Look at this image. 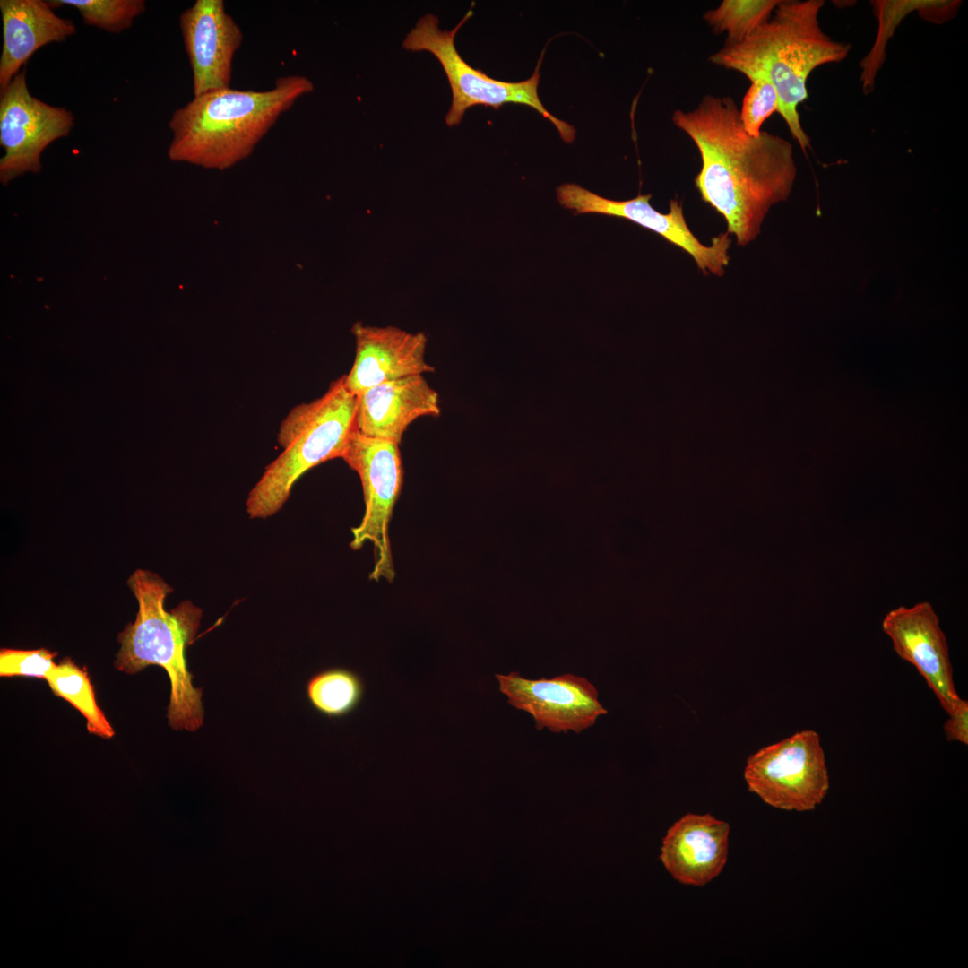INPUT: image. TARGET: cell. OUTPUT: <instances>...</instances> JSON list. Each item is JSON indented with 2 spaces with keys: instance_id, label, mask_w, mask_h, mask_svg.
Instances as JSON below:
<instances>
[{
  "instance_id": "277c9868",
  "label": "cell",
  "mask_w": 968,
  "mask_h": 968,
  "mask_svg": "<svg viewBox=\"0 0 968 968\" xmlns=\"http://www.w3.org/2000/svg\"><path fill=\"white\" fill-rule=\"evenodd\" d=\"M127 584L139 608L134 622L117 635L121 647L115 667L127 674L150 665L162 667L171 686L167 714L169 726L176 730L195 731L204 717L202 688L193 686L185 651L198 631L202 609L185 601L167 611L164 601L172 588L149 570H135Z\"/></svg>"
},
{
  "instance_id": "6da1fadb",
  "label": "cell",
  "mask_w": 968,
  "mask_h": 968,
  "mask_svg": "<svg viewBox=\"0 0 968 968\" xmlns=\"http://www.w3.org/2000/svg\"><path fill=\"white\" fill-rule=\"evenodd\" d=\"M672 121L700 153L695 186L702 200L724 218L739 246L754 241L770 208L791 193L792 144L766 131L749 135L730 97L705 95L694 109L675 110Z\"/></svg>"
},
{
  "instance_id": "2e32d148",
  "label": "cell",
  "mask_w": 968,
  "mask_h": 968,
  "mask_svg": "<svg viewBox=\"0 0 968 968\" xmlns=\"http://www.w3.org/2000/svg\"><path fill=\"white\" fill-rule=\"evenodd\" d=\"M358 432L401 444L417 419L440 415L439 396L422 375L375 385L356 395Z\"/></svg>"
},
{
  "instance_id": "d4e9b609",
  "label": "cell",
  "mask_w": 968,
  "mask_h": 968,
  "mask_svg": "<svg viewBox=\"0 0 968 968\" xmlns=\"http://www.w3.org/2000/svg\"><path fill=\"white\" fill-rule=\"evenodd\" d=\"M943 730L946 740L968 744V702L961 699L954 710L948 713Z\"/></svg>"
},
{
  "instance_id": "8fae6325",
  "label": "cell",
  "mask_w": 968,
  "mask_h": 968,
  "mask_svg": "<svg viewBox=\"0 0 968 968\" xmlns=\"http://www.w3.org/2000/svg\"><path fill=\"white\" fill-rule=\"evenodd\" d=\"M507 703L530 713L535 727L554 733H581L608 711L598 700V691L585 678L564 674L551 678L528 679L518 672L495 675Z\"/></svg>"
},
{
  "instance_id": "cb8c5ba5",
  "label": "cell",
  "mask_w": 968,
  "mask_h": 968,
  "mask_svg": "<svg viewBox=\"0 0 968 968\" xmlns=\"http://www.w3.org/2000/svg\"><path fill=\"white\" fill-rule=\"evenodd\" d=\"M56 653L41 648L37 650L1 649V677H31L46 679L57 664Z\"/></svg>"
},
{
  "instance_id": "d6986e66",
  "label": "cell",
  "mask_w": 968,
  "mask_h": 968,
  "mask_svg": "<svg viewBox=\"0 0 968 968\" xmlns=\"http://www.w3.org/2000/svg\"><path fill=\"white\" fill-rule=\"evenodd\" d=\"M313 708L328 718H340L355 711L363 700L361 677L345 668H330L314 674L306 685Z\"/></svg>"
},
{
  "instance_id": "9a60e30c",
  "label": "cell",
  "mask_w": 968,
  "mask_h": 968,
  "mask_svg": "<svg viewBox=\"0 0 968 968\" xmlns=\"http://www.w3.org/2000/svg\"><path fill=\"white\" fill-rule=\"evenodd\" d=\"M729 834L727 822L711 814L687 813L668 829L660 859L675 880L703 886L726 864Z\"/></svg>"
},
{
  "instance_id": "9c48e42d",
  "label": "cell",
  "mask_w": 968,
  "mask_h": 968,
  "mask_svg": "<svg viewBox=\"0 0 968 968\" xmlns=\"http://www.w3.org/2000/svg\"><path fill=\"white\" fill-rule=\"evenodd\" d=\"M73 114L30 94L26 67L0 91V182L7 186L26 173H39L41 155L53 142L68 136Z\"/></svg>"
},
{
  "instance_id": "7402d4cb",
  "label": "cell",
  "mask_w": 968,
  "mask_h": 968,
  "mask_svg": "<svg viewBox=\"0 0 968 968\" xmlns=\"http://www.w3.org/2000/svg\"><path fill=\"white\" fill-rule=\"evenodd\" d=\"M55 9L71 6L86 25L118 34L129 29L146 11L144 0H48Z\"/></svg>"
},
{
  "instance_id": "e0dca14e",
  "label": "cell",
  "mask_w": 968,
  "mask_h": 968,
  "mask_svg": "<svg viewBox=\"0 0 968 968\" xmlns=\"http://www.w3.org/2000/svg\"><path fill=\"white\" fill-rule=\"evenodd\" d=\"M3 48L0 56V91L25 67L42 47L63 42L76 33L70 19L63 18L44 0H0Z\"/></svg>"
},
{
  "instance_id": "3957f363",
  "label": "cell",
  "mask_w": 968,
  "mask_h": 968,
  "mask_svg": "<svg viewBox=\"0 0 968 968\" xmlns=\"http://www.w3.org/2000/svg\"><path fill=\"white\" fill-rule=\"evenodd\" d=\"M313 82L302 75L278 78L267 91L230 87L198 96L172 114L168 157L209 169H227L247 158L257 143Z\"/></svg>"
},
{
  "instance_id": "7c38bea8",
  "label": "cell",
  "mask_w": 968,
  "mask_h": 968,
  "mask_svg": "<svg viewBox=\"0 0 968 968\" xmlns=\"http://www.w3.org/2000/svg\"><path fill=\"white\" fill-rule=\"evenodd\" d=\"M895 653L913 665L948 714L961 701L953 674L949 647L940 621L929 601L888 611L881 624Z\"/></svg>"
},
{
  "instance_id": "ac0fdd59",
  "label": "cell",
  "mask_w": 968,
  "mask_h": 968,
  "mask_svg": "<svg viewBox=\"0 0 968 968\" xmlns=\"http://www.w3.org/2000/svg\"><path fill=\"white\" fill-rule=\"evenodd\" d=\"M878 22L873 48L861 60L860 82L865 92L873 91L875 78L886 58V46L902 21L912 12L935 23L951 19L957 12L956 1L878 0L871 2Z\"/></svg>"
},
{
  "instance_id": "52a82bcc",
  "label": "cell",
  "mask_w": 968,
  "mask_h": 968,
  "mask_svg": "<svg viewBox=\"0 0 968 968\" xmlns=\"http://www.w3.org/2000/svg\"><path fill=\"white\" fill-rule=\"evenodd\" d=\"M744 779L767 805L808 812L826 797L830 778L819 734L804 730L749 756Z\"/></svg>"
},
{
  "instance_id": "ffe728a7",
  "label": "cell",
  "mask_w": 968,
  "mask_h": 968,
  "mask_svg": "<svg viewBox=\"0 0 968 968\" xmlns=\"http://www.w3.org/2000/svg\"><path fill=\"white\" fill-rule=\"evenodd\" d=\"M52 692L76 708L87 721L90 733L109 739L115 734L111 724L99 707L92 685L84 669L70 658H65L46 678Z\"/></svg>"
},
{
  "instance_id": "4fadbf2b",
  "label": "cell",
  "mask_w": 968,
  "mask_h": 968,
  "mask_svg": "<svg viewBox=\"0 0 968 968\" xmlns=\"http://www.w3.org/2000/svg\"><path fill=\"white\" fill-rule=\"evenodd\" d=\"M179 27L191 66L194 96L229 88L243 32L227 13L224 1L196 0L180 14Z\"/></svg>"
},
{
  "instance_id": "8992f818",
  "label": "cell",
  "mask_w": 968,
  "mask_h": 968,
  "mask_svg": "<svg viewBox=\"0 0 968 968\" xmlns=\"http://www.w3.org/2000/svg\"><path fill=\"white\" fill-rule=\"evenodd\" d=\"M472 14V10H470L451 30H442L438 26V18L430 13L426 14L418 21L402 42V47L407 50L431 53L442 65L452 91L451 106L445 116L446 125H459L465 111L471 107L482 105L497 109L505 104L515 103L534 108L555 125L563 141L572 143L575 140V129L549 113L539 98L541 57L532 75L518 82L492 79L482 71L469 65L462 58L456 50L454 39L460 28Z\"/></svg>"
},
{
  "instance_id": "44dd1931",
  "label": "cell",
  "mask_w": 968,
  "mask_h": 968,
  "mask_svg": "<svg viewBox=\"0 0 968 968\" xmlns=\"http://www.w3.org/2000/svg\"><path fill=\"white\" fill-rule=\"evenodd\" d=\"M781 0H723L704 14V20L719 34H727L725 46L742 42L766 22Z\"/></svg>"
},
{
  "instance_id": "5bb4252c",
  "label": "cell",
  "mask_w": 968,
  "mask_h": 968,
  "mask_svg": "<svg viewBox=\"0 0 968 968\" xmlns=\"http://www.w3.org/2000/svg\"><path fill=\"white\" fill-rule=\"evenodd\" d=\"M351 332L356 351L353 365L344 375L346 388L355 396L379 384L433 373L425 360L428 339L424 333H409L395 326H370L357 322Z\"/></svg>"
},
{
  "instance_id": "7a4b0ae2",
  "label": "cell",
  "mask_w": 968,
  "mask_h": 968,
  "mask_svg": "<svg viewBox=\"0 0 968 968\" xmlns=\"http://www.w3.org/2000/svg\"><path fill=\"white\" fill-rule=\"evenodd\" d=\"M824 4L823 0H781L771 17L747 39L709 57L749 81H769L778 95L777 112L804 152L810 148V138L798 108L808 98V79L818 66L844 60L851 48L823 30L818 17Z\"/></svg>"
},
{
  "instance_id": "5b68a950",
  "label": "cell",
  "mask_w": 968,
  "mask_h": 968,
  "mask_svg": "<svg viewBox=\"0 0 968 968\" xmlns=\"http://www.w3.org/2000/svg\"><path fill=\"white\" fill-rule=\"evenodd\" d=\"M356 396L344 375L319 398L292 408L281 421L277 441L282 452L266 468L246 500L251 518L264 519L286 503L300 477L332 459L341 458L358 432Z\"/></svg>"
},
{
  "instance_id": "ba28073f",
  "label": "cell",
  "mask_w": 968,
  "mask_h": 968,
  "mask_svg": "<svg viewBox=\"0 0 968 968\" xmlns=\"http://www.w3.org/2000/svg\"><path fill=\"white\" fill-rule=\"evenodd\" d=\"M399 444L356 432L341 457L359 476L365 502L360 523L351 529V549L374 545L375 565L369 578L392 582L395 575L389 523L402 490L403 470Z\"/></svg>"
},
{
  "instance_id": "603a6c76",
  "label": "cell",
  "mask_w": 968,
  "mask_h": 968,
  "mask_svg": "<svg viewBox=\"0 0 968 968\" xmlns=\"http://www.w3.org/2000/svg\"><path fill=\"white\" fill-rule=\"evenodd\" d=\"M743 98L739 117L744 130L758 137L764 122L778 111L779 99L774 87L765 78H756Z\"/></svg>"
},
{
  "instance_id": "30bf717a",
  "label": "cell",
  "mask_w": 968,
  "mask_h": 968,
  "mask_svg": "<svg viewBox=\"0 0 968 968\" xmlns=\"http://www.w3.org/2000/svg\"><path fill=\"white\" fill-rule=\"evenodd\" d=\"M558 203L575 214L597 213L623 218L661 236L687 252L704 273L722 276L729 264L731 239L729 234L714 237L705 246L687 224L683 205L677 199L670 201V212L661 213L651 204V194H638L627 201L602 197L577 184H563L557 188Z\"/></svg>"
}]
</instances>
